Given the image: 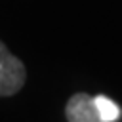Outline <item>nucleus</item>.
<instances>
[{
    "label": "nucleus",
    "mask_w": 122,
    "mask_h": 122,
    "mask_svg": "<svg viewBox=\"0 0 122 122\" xmlns=\"http://www.w3.org/2000/svg\"><path fill=\"white\" fill-rule=\"evenodd\" d=\"M27 80V71L21 59H17L0 42V97L15 95Z\"/></svg>",
    "instance_id": "nucleus-1"
},
{
    "label": "nucleus",
    "mask_w": 122,
    "mask_h": 122,
    "mask_svg": "<svg viewBox=\"0 0 122 122\" xmlns=\"http://www.w3.org/2000/svg\"><path fill=\"white\" fill-rule=\"evenodd\" d=\"M65 118L69 122H101L95 97L90 93H72L65 105Z\"/></svg>",
    "instance_id": "nucleus-2"
},
{
    "label": "nucleus",
    "mask_w": 122,
    "mask_h": 122,
    "mask_svg": "<svg viewBox=\"0 0 122 122\" xmlns=\"http://www.w3.org/2000/svg\"><path fill=\"white\" fill-rule=\"evenodd\" d=\"M95 105L99 111V120L101 122H114L120 118V109L116 103H112L109 97L105 95H97L95 97Z\"/></svg>",
    "instance_id": "nucleus-3"
}]
</instances>
